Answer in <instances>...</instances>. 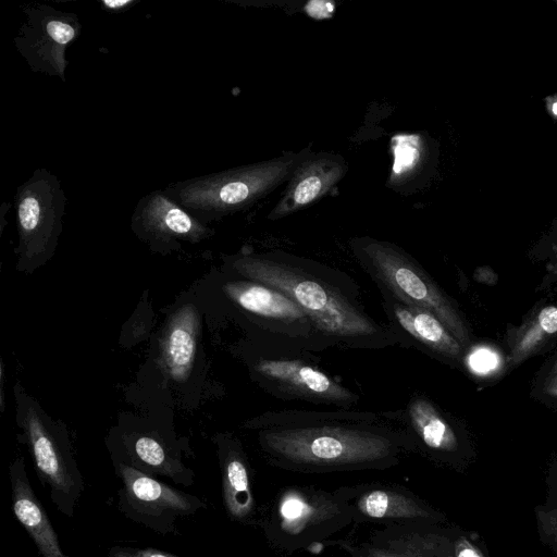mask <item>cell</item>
Returning <instances> with one entry per match:
<instances>
[{"mask_svg": "<svg viewBox=\"0 0 557 557\" xmlns=\"http://www.w3.org/2000/svg\"><path fill=\"white\" fill-rule=\"evenodd\" d=\"M25 21L14 37V46L33 72L65 82L67 48L82 30L78 15L48 4L27 5Z\"/></svg>", "mask_w": 557, "mask_h": 557, "instance_id": "cell-9", "label": "cell"}, {"mask_svg": "<svg viewBox=\"0 0 557 557\" xmlns=\"http://www.w3.org/2000/svg\"><path fill=\"white\" fill-rule=\"evenodd\" d=\"M223 504L235 522L257 523V505L251 490L249 463L240 445L225 442L219 450Z\"/></svg>", "mask_w": 557, "mask_h": 557, "instance_id": "cell-21", "label": "cell"}, {"mask_svg": "<svg viewBox=\"0 0 557 557\" xmlns=\"http://www.w3.org/2000/svg\"><path fill=\"white\" fill-rule=\"evenodd\" d=\"M122 482L117 507L128 519L160 534L177 533L180 518L206 507L195 495L172 487L124 462H116Z\"/></svg>", "mask_w": 557, "mask_h": 557, "instance_id": "cell-8", "label": "cell"}, {"mask_svg": "<svg viewBox=\"0 0 557 557\" xmlns=\"http://www.w3.org/2000/svg\"><path fill=\"white\" fill-rule=\"evenodd\" d=\"M436 523L389 524L357 544H342L351 557H446L451 539Z\"/></svg>", "mask_w": 557, "mask_h": 557, "instance_id": "cell-15", "label": "cell"}, {"mask_svg": "<svg viewBox=\"0 0 557 557\" xmlns=\"http://www.w3.org/2000/svg\"><path fill=\"white\" fill-rule=\"evenodd\" d=\"M230 267L244 278L272 286L290 297L317 333L354 348H381L395 343L389 330L375 322L347 289L339 275L310 259L284 251L239 253Z\"/></svg>", "mask_w": 557, "mask_h": 557, "instance_id": "cell-2", "label": "cell"}, {"mask_svg": "<svg viewBox=\"0 0 557 557\" xmlns=\"http://www.w3.org/2000/svg\"><path fill=\"white\" fill-rule=\"evenodd\" d=\"M446 557H484L482 552L466 536L451 539Z\"/></svg>", "mask_w": 557, "mask_h": 557, "instance_id": "cell-25", "label": "cell"}, {"mask_svg": "<svg viewBox=\"0 0 557 557\" xmlns=\"http://www.w3.org/2000/svg\"><path fill=\"white\" fill-rule=\"evenodd\" d=\"M252 423L268 461L289 471L383 470L417 449L409 431L382 423L373 412L282 410Z\"/></svg>", "mask_w": 557, "mask_h": 557, "instance_id": "cell-1", "label": "cell"}, {"mask_svg": "<svg viewBox=\"0 0 557 557\" xmlns=\"http://www.w3.org/2000/svg\"><path fill=\"white\" fill-rule=\"evenodd\" d=\"M201 317L197 307L186 304L170 318L160 339V360L169 377L185 381L194 367Z\"/></svg>", "mask_w": 557, "mask_h": 557, "instance_id": "cell-19", "label": "cell"}, {"mask_svg": "<svg viewBox=\"0 0 557 557\" xmlns=\"http://www.w3.org/2000/svg\"><path fill=\"white\" fill-rule=\"evenodd\" d=\"M132 228L138 237L163 247L198 243L213 233L162 190H153L137 202Z\"/></svg>", "mask_w": 557, "mask_h": 557, "instance_id": "cell-12", "label": "cell"}, {"mask_svg": "<svg viewBox=\"0 0 557 557\" xmlns=\"http://www.w3.org/2000/svg\"><path fill=\"white\" fill-rule=\"evenodd\" d=\"M347 170L342 154L311 151L293 171L268 219H284L318 202L344 178Z\"/></svg>", "mask_w": 557, "mask_h": 557, "instance_id": "cell-13", "label": "cell"}, {"mask_svg": "<svg viewBox=\"0 0 557 557\" xmlns=\"http://www.w3.org/2000/svg\"><path fill=\"white\" fill-rule=\"evenodd\" d=\"M18 422L41 485L48 488L57 509L72 518L84 481L65 432L28 396L18 398Z\"/></svg>", "mask_w": 557, "mask_h": 557, "instance_id": "cell-6", "label": "cell"}, {"mask_svg": "<svg viewBox=\"0 0 557 557\" xmlns=\"http://www.w3.org/2000/svg\"><path fill=\"white\" fill-rule=\"evenodd\" d=\"M557 341V297L542 299L518 325L508 324L504 335L506 368L516 369L528 359L548 350Z\"/></svg>", "mask_w": 557, "mask_h": 557, "instance_id": "cell-17", "label": "cell"}, {"mask_svg": "<svg viewBox=\"0 0 557 557\" xmlns=\"http://www.w3.org/2000/svg\"><path fill=\"white\" fill-rule=\"evenodd\" d=\"M544 101L547 113L557 121V94L547 96Z\"/></svg>", "mask_w": 557, "mask_h": 557, "instance_id": "cell-28", "label": "cell"}, {"mask_svg": "<svg viewBox=\"0 0 557 557\" xmlns=\"http://www.w3.org/2000/svg\"><path fill=\"white\" fill-rule=\"evenodd\" d=\"M251 370L259 383L275 397L350 409L359 395L300 359L258 358Z\"/></svg>", "mask_w": 557, "mask_h": 557, "instance_id": "cell-10", "label": "cell"}, {"mask_svg": "<svg viewBox=\"0 0 557 557\" xmlns=\"http://www.w3.org/2000/svg\"><path fill=\"white\" fill-rule=\"evenodd\" d=\"M347 503L354 522L383 525L438 523L442 515L405 487L391 484H361L335 490Z\"/></svg>", "mask_w": 557, "mask_h": 557, "instance_id": "cell-11", "label": "cell"}, {"mask_svg": "<svg viewBox=\"0 0 557 557\" xmlns=\"http://www.w3.org/2000/svg\"><path fill=\"white\" fill-rule=\"evenodd\" d=\"M350 245L382 294L430 310L466 349L470 347L472 332L458 304L413 257L393 243L368 236L355 237Z\"/></svg>", "mask_w": 557, "mask_h": 557, "instance_id": "cell-4", "label": "cell"}, {"mask_svg": "<svg viewBox=\"0 0 557 557\" xmlns=\"http://www.w3.org/2000/svg\"><path fill=\"white\" fill-rule=\"evenodd\" d=\"M530 396L544 406L557 411V374L534 376Z\"/></svg>", "mask_w": 557, "mask_h": 557, "instance_id": "cell-23", "label": "cell"}, {"mask_svg": "<svg viewBox=\"0 0 557 557\" xmlns=\"http://www.w3.org/2000/svg\"><path fill=\"white\" fill-rule=\"evenodd\" d=\"M13 511L42 557H70L62 550L47 512L29 483L25 462L16 458L9 468Z\"/></svg>", "mask_w": 557, "mask_h": 557, "instance_id": "cell-18", "label": "cell"}, {"mask_svg": "<svg viewBox=\"0 0 557 557\" xmlns=\"http://www.w3.org/2000/svg\"><path fill=\"white\" fill-rule=\"evenodd\" d=\"M138 0H100L101 8L109 13H122L134 7Z\"/></svg>", "mask_w": 557, "mask_h": 557, "instance_id": "cell-26", "label": "cell"}, {"mask_svg": "<svg viewBox=\"0 0 557 557\" xmlns=\"http://www.w3.org/2000/svg\"><path fill=\"white\" fill-rule=\"evenodd\" d=\"M557 374V354L548 358L536 371L534 376H547Z\"/></svg>", "mask_w": 557, "mask_h": 557, "instance_id": "cell-27", "label": "cell"}, {"mask_svg": "<svg viewBox=\"0 0 557 557\" xmlns=\"http://www.w3.org/2000/svg\"><path fill=\"white\" fill-rule=\"evenodd\" d=\"M352 522L351 509L336 491L310 486L281 490L257 520L269 543L289 553L308 549Z\"/></svg>", "mask_w": 557, "mask_h": 557, "instance_id": "cell-5", "label": "cell"}, {"mask_svg": "<svg viewBox=\"0 0 557 557\" xmlns=\"http://www.w3.org/2000/svg\"><path fill=\"white\" fill-rule=\"evenodd\" d=\"M555 2H556V4H557V0H556Z\"/></svg>", "mask_w": 557, "mask_h": 557, "instance_id": "cell-30", "label": "cell"}, {"mask_svg": "<svg viewBox=\"0 0 557 557\" xmlns=\"http://www.w3.org/2000/svg\"><path fill=\"white\" fill-rule=\"evenodd\" d=\"M108 557H178L166 552H162L156 548L146 547H125V546H113L110 548Z\"/></svg>", "mask_w": 557, "mask_h": 557, "instance_id": "cell-24", "label": "cell"}, {"mask_svg": "<svg viewBox=\"0 0 557 557\" xmlns=\"http://www.w3.org/2000/svg\"><path fill=\"white\" fill-rule=\"evenodd\" d=\"M533 262H542L544 275L536 292L548 290L557 284V215L529 249Z\"/></svg>", "mask_w": 557, "mask_h": 557, "instance_id": "cell-22", "label": "cell"}, {"mask_svg": "<svg viewBox=\"0 0 557 557\" xmlns=\"http://www.w3.org/2000/svg\"><path fill=\"white\" fill-rule=\"evenodd\" d=\"M226 297L270 331L288 335H309L314 331L308 315L281 290L251 280L230 281L223 285Z\"/></svg>", "mask_w": 557, "mask_h": 557, "instance_id": "cell-14", "label": "cell"}, {"mask_svg": "<svg viewBox=\"0 0 557 557\" xmlns=\"http://www.w3.org/2000/svg\"><path fill=\"white\" fill-rule=\"evenodd\" d=\"M394 327L409 336L421 349L453 366L461 367L467 349L430 310L382 294Z\"/></svg>", "mask_w": 557, "mask_h": 557, "instance_id": "cell-16", "label": "cell"}, {"mask_svg": "<svg viewBox=\"0 0 557 557\" xmlns=\"http://www.w3.org/2000/svg\"><path fill=\"white\" fill-rule=\"evenodd\" d=\"M406 419L417 448L420 445L431 455H454L461 447L457 423L430 398L414 395L410 398Z\"/></svg>", "mask_w": 557, "mask_h": 557, "instance_id": "cell-20", "label": "cell"}, {"mask_svg": "<svg viewBox=\"0 0 557 557\" xmlns=\"http://www.w3.org/2000/svg\"><path fill=\"white\" fill-rule=\"evenodd\" d=\"M3 363L1 362V369H0V381H1V392H0V405L1 409L3 410L4 401H3V381H4V374H3Z\"/></svg>", "mask_w": 557, "mask_h": 557, "instance_id": "cell-29", "label": "cell"}, {"mask_svg": "<svg viewBox=\"0 0 557 557\" xmlns=\"http://www.w3.org/2000/svg\"><path fill=\"white\" fill-rule=\"evenodd\" d=\"M66 197L59 178L36 169L14 196L18 235V265L32 270L48 260L62 231Z\"/></svg>", "mask_w": 557, "mask_h": 557, "instance_id": "cell-7", "label": "cell"}, {"mask_svg": "<svg viewBox=\"0 0 557 557\" xmlns=\"http://www.w3.org/2000/svg\"><path fill=\"white\" fill-rule=\"evenodd\" d=\"M311 152H286L256 162L171 184L164 191L205 223L245 210L286 183Z\"/></svg>", "mask_w": 557, "mask_h": 557, "instance_id": "cell-3", "label": "cell"}]
</instances>
